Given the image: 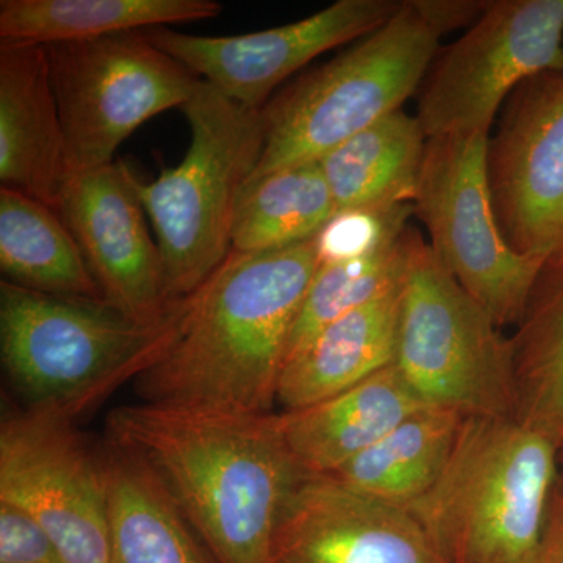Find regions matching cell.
Masks as SVG:
<instances>
[{
	"label": "cell",
	"instance_id": "18",
	"mask_svg": "<svg viewBox=\"0 0 563 563\" xmlns=\"http://www.w3.org/2000/svg\"><path fill=\"white\" fill-rule=\"evenodd\" d=\"M399 285L332 322L284 366L277 388L282 412L332 398L391 365Z\"/></svg>",
	"mask_w": 563,
	"mask_h": 563
},
{
	"label": "cell",
	"instance_id": "30",
	"mask_svg": "<svg viewBox=\"0 0 563 563\" xmlns=\"http://www.w3.org/2000/svg\"><path fill=\"white\" fill-rule=\"evenodd\" d=\"M559 461H561V470L563 474V437L561 440V444H559Z\"/></svg>",
	"mask_w": 563,
	"mask_h": 563
},
{
	"label": "cell",
	"instance_id": "4",
	"mask_svg": "<svg viewBox=\"0 0 563 563\" xmlns=\"http://www.w3.org/2000/svg\"><path fill=\"white\" fill-rule=\"evenodd\" d=\"M172 317L143 324L107 301L47 295L2 280L0 351L27 410L74 418L135 380L176 333Z\"/></svg>",
	"mask_w": 563,
	"mask_h": 563
},
{
	"label": "cell",
	"instance_id": "15",
	"mask_svg": "<svg viewBox=\"0 0 563 563\" xmlns=\"http://www.w3.org/2000/svg\"><path fill=\"white\" fill-rule=\"evenodd\" d=\"M272 563H448L409 510L325 476H303L282 515Z\"/></svg>",
	"mask_w": 563,
	"mask_h": 563
},
{
	"label": "cell",
	"instance_id": "3",
	"mask_svg": "<svg viewBox=\"0 0 563 563\" xmlns=\"http://www.w3.org/2000/svg\"><path fill=\"white\" fill-rule=\"evenodd\" d=\"M561 472L547 433L470 417L440 479L407 510L448 563H531Z\"/></svg>",
	"mask_w": 563,
	"mask_h": 563
},
{
	"label": "cell",
	"instance_id": "11",
	"mask_svg": "<svg viewBox=\"0 0 563 563\" xmlns=\"http://www.w3.org/2000/svg\"><path fill=\"white\" fill-rule=\"evenodd\" d=\"M0 501L21 507L52 537L65 563H110L101 451L73 421L24 410L0 426Z\"/></svg>",
	"mask_w": 563,
	"mask_h": 563
},
{
	"label": "cell",
	"instance_id": "20",
	"mask_svg": "<svg viewBox=\"0 0 563 563\" xmlns=\"http://www.w3.org/2000/svg\"><path fill=\"white\" fill-rule=\"evenodd\" d=\"M217 0H2V43L51 46L213 20Z\"/></svg>",
	"mask_w": 563,
	"mask_h": 563
},
{
	"label": "cell",
	"instance_id": "25",
	"mask_svg": "<svg viewBox=\"0 0 563 563\" xmlns=\"http://www.w3.org/2000/svg\"><path fill=\"white\" fill-rule=\"evenodd\" d=\"M514 346L518 420L561 444L563 437V255L544 263Z\"/></svg>",
	"mask_w": 563,
	"mask_h": 563
},
{
	"label": "cell",
	"instance_id": "2",
	"mask_svg": "<svg viewBox=\"0 0 563 563\" xmlns=\"http://www.w3.org/2000/svg\"><path fill=\"white\" fill-rule=\"evenodd\" d=\"M107 437L150 466L214 563H272L285 506L306 476L285 446L277 413L141 402L113 410Z\"/></svg>",
	"mask_w": 563,
	"mask_h": 563
},
{
	"label": "cell",
	"instance_id": "17",
	"mask_svg": "<svg viewBox=\"0 0 563 563\" xmlns=\"http://www.w3.org/2000/svg\"><path fill=\"white\" fill-rule=\"evenodd\" d=\"M422 407L391 363L332 398L277 413V424L298 468L329 476Z\"/></svg>",
	"mask_w": 563,
	"mask_h": 563
},
{
	"label": "cell",
	"instance_id": "29",
	"mask_svg": "<svg viewBox=\"0 0 563 563\" xmlns=\"http://www.w3.org/2000/svg\"><path fill=\"white\" fill-rule=\"evenodd\" d=\"M531 563H563V474L555 485L542 539Z\"/></svg>",
	"mask_w": 563,
	"mask_h": 563
},
{
	"label": "cell",
	"instance_id": "26",
	"mask_svg": "<svg viewBox=\"0 0 563 563\" xmlns=\"http://www.w3.org/2000/svg\"><path fill=\"white\" fill-rule=\"evenodd\" d=\"M412 229L357 257L320 263L292 324L285 365L332 322L398 287Z\"/></svg>",
	"mask_w": 563,
	"mask_h": 563
},
{
	"label": "cell",
	"instance_id": "16",
	"mask_svg": "<svg viewBox=\"0 0 563 563\" xmlns=\"http://www.w3.org/2000/svg\"><path fill=\"white\" fill-rule=\"evenodd\" d=\"M70 173L46 47L0 43V185L58 211Z\"/></svg>",
	"mask_w": 563,
	"mask_h": 563
},
{
	"label": "cell",
	"instance_id": "28",
	"mask_svg": "<svg viewBox=\"0 0 563 563\" xmlns=\"http://www.w3.org/2000/svg\"><path fill=\"white\" fill-rule=\"evenodd\" d=\"M421 13L440 35L473 25L487 10L488 2L474 0H417Z\"/></svg>",
	"mask_w": 563,
	"mask_h": 563
},
{
	"label": "cell",
	"instance_id": "22",
	"mask_svg": "<svg viewBox=\"0 0 563 563\" xmlns=\"http://www.w3.org/2000/svg\"><path fill=\"white\" fill-rule=\"evenodd\" d=\"M463 415L422 407L331 479L388 506L409 509L442 476L461 435Z\"/></svg>",
	"mask_w": 563,
	"mask_h": 563
},
{
	"label": "cell",
	"instance_id": "10",
	"mask_svg": "<svg viewBox=\"0 0 563 563\" xmlns=\"http://www.w3.org/2000/svg\"><path fill=\"white\" fill-rule=\"evenodd\" d=\"M563 73V0H492L437 54L418 90L426 139L487 133L523 81Z\"/></svg>",
	"mask_w": 563,
	"mask_h": 563
},
{
	"label": "cell",
	"instance_id": "19",
	"mask_svg": "<svg viewBox=\"0 0 563 563\" xmlns=\"http://www.w3.org/2000/svg\"><path fill=\"white\" fill-rule=\"evenodd\" d=\"M110 563H209L172 495L120 444L101 450Z\"/></svg>",
	"mask_w": 563,
	"mask_h": 563
},
{
	"label": "cell",
	"instance_id": "5",
	"mask_svg": "<svg viewBox=\"0 0 563 563\" xmlns=\"http://www.w3.org/2000/svg\"><path fill=\"white\" fill-rule=\"evenodd\" d=\"M180 110L190 125L184 161L150 184L132 177L157 233L173 302L201 288L231 254L236 202L266 136L262 110L225 98L203 80Z\"/></svg>",
	"mask_w": 563,
	"mask_h": 563
},
{
	"label": "cell",
	"instance_id": "13",
	"mask_svg": "<svg viewBox=\"0 0 563 563\" xmlns=\"http://www.w3.org/2000/svg\"><path fill=\"white\" fill-rule=\"evenodd\" d=\"M399 5V0H339L301 21L243 35H188L168 27L143 33L225 98L263 110L272 92L296 70L324 52L369 35Z\"/></svg>",
	"mask_w": 563,
	"mask_h": 563
},
{
	"label": "cell",
	"instance_id": "14",
	"mask_svg": "<svg viewBox=\"0 0 563 563\" xmlns=\"http://www.w3.org/2000/svg\"><path fill=\"white\" fill-rule=\"evenodd\" d=\"M122 162L73 172L63 188L62 214L106 301L143 324L172 317L158 244L144 221L143 203Z\"/></svg>",
	"mask_w": 563,
	"mask_h": 563
},
{
	"label": "cell",
	"instance_id": "8",
	"mask_svg": "<svg viewBox=\"0 0 563 563\" xmlns=\"http://www.w3.org/2000/svg\"><path fill=\"white\" fill-rule=\"evenodd\" d=\"M488 141L487 133L426 141L413 214L463 290L499 329L515 328L544 265L504 239L488 184Z\"/></svg>",
	"mask_w": 563,
	"mask_h": 563
},
{
	"label": "cell",
	"instance_id": "9",
	"mask_svg": "<svg viewBox=\"0 0 563 563\" xmlns=\"http://www.w3.org/2000/svg\"><path fill=\"white\" fill-rule=\"evenodd\" d=\"M70 172L113 163L136 129L185 106L201 79L141 32L46 46Z\"/></svg>",
	"mask_w": 563,
	"mask_h": 563
},
{
	"label": "cell",
	"instance_id": "21",
	"mask_svg": "<svg viewBox=\"0 0 563 563\" xmlns=\"http://www.w3.org/2000/svg\"><path fill=\"white\" fill-rule=\"evenodd\" d=\"M426 141L401 109L328 152L320 163L336 213L412 203Z\"/></svg>",
	"mask_w": 563,
	"mask_h": 563
},
{
	"label": "cell",
	"instance_id": "24",
	"mask_svg": "<svg viewBox=\"0 0 563 563\" xmlns=\"http://www.w3.org/2000/svg\"><path fill=\"white\" fill-rule=\"evenodd\" d=\"M335 214L320 161L247 180L236 202L231 252L257 254L309 242Z\"/></svg>",
	"mask_w": 563,
	"mask_h": 563
},
{
	"label": "cell",
	"instance_id": "6",
	"mask_svg": "<svg viewBox=\"0 0 563 563\" xmlns=\"http://www.w3.org/2000/svg\"><path fill=\"white\" fill-rule=\"evenodd\" d=\"M440 38L417 0H404L379 29L303 74L262 110L265 147L250 180L321 161L355 133L401 110L420 90Z\"/></svg>",
	"mask_w": 563,
	"mask_h": 563
},
{
	"label": "cell",
	"instance_id": "27",
	"mask_svg": "<svg viewBox=\"0 0 563 563\" xmlns=\"http://www.w3.org/2000/svg\"><path fill=\"white\" fill-rule=\"evenodd\" d=\"M0 563H65L46 529L13 504L0 501Z\"/></svg>",
	"mask_w": 563,
	"mask_h": 563
},
{
	"label": "cell",
	"instance_id": "12",
	"mask_svg": "<svg viewBox=\"0 0 563 563\" xmlns=\"http://www.w3.org/2000/svg\"><path fill=\"white\" fill-rule=\"evenodd\" d=\"M488 184L504 239L544 263L563 255V73L523 81L488 141Z\"/></svg>",
	"mask_w": 563,
	"mask_h": 563
},
{
	"label": "cell",
	"instance_id": "23",
	"mask_svg": "<svg viewBox=\"0 0 563 563\" xmlns=\"http://www.w3.org/2000/svg\"><path fill=\"white\" fill-rule=\"evenodd\" d=\"M0 268L5 280L29 290L106 301L62 214L2 185Z\"/></svg>",
	"mask_w": 563,
	"mask_h": 563
},
{
	"label": "cell",
	"instance_id": "1",
	"mask_svg": "<svg viewBox=\"0 0 563 563\" xmlns=\"http://www.w3.org/2000/svg\"><path fill=\"white\" fill-rule=\"evenodd\" d=\"M321 257L317 236L231 252L181 301L176 333L133 380L141 401L222 415L273 413L288 339Z\"/></svg>",
	"mask_w": 563,
	"mask_h": 563
},
{
	"label": "cell",
	"instance_id": "7",
	"mask_svg": "<svg viewBox=\"0 0 563 563\" xmlns=\"http://www.w3.org/2000/svg\"><path fill=\"white\" fill-rule=\"evenodd\" d=\"M393 365L426 407L465 418L517 417L512 340L415 228L399 285Z\"/></svg>",
	"mask_w": 563,
	"mask_h": 563
}]
</instances>
